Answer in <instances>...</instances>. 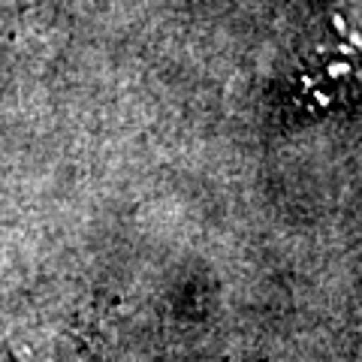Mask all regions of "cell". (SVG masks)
Wrapping results in <instances>:
<instances>
[{"label": "cell", "mask_w": 362, "mask_h": 362, "mask_svg": "<svg viewBox=\"0 0 362 362\" xmlns=\"http://www.w3.org/2000/svg\"><path fill=\"white\" fill-rule=\"evenodd\" d=\"M302 78L326 103L362 85V0L338 4L323 16L305 52Z\"/></svg>", "instance_id": "1"}]
</instances>
